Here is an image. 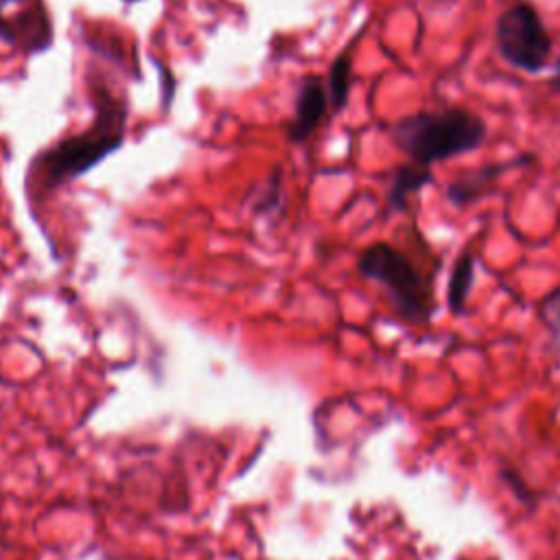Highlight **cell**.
<instances>
[{
	"mask_svg": "<svg viewBox=\"0 0 560 560\" xmlns=\"http://www.w3.org/2000/svg\"><path fill=\"white\" fill-rule=\"evenodd\" d=\"M350 70H352L350 50H343V52L337 55V59L330 63L328 79H326L328 103H330V112H332V114H339V112L346 107V103H348V94H350Z\"/></svg>",
	"mask_w": 560,
	"mask_h": 560,
	"instance_id": "10",
	"label": "cell"
},
{
	"mask_svg": "<svg viewBox=\"0 0 560 560\" xmlns=\"http://www.w3.org/2000/svg\"><path fill=\"white\" fill-rule=\"evenodd\" d=\"M529 158H518L514 162H501V164H486V166H479V168H475L470 173H464V175L455 177L453 182H448L446 199L453 206H457V208L470 206V203L481 199L492 188V184L499 179L501 173H505L510 166L523 164Z\"/></svg>",
	"mask_w": 560,
	"mask_h": 560,
	"instance_id": "7",
	"label": "cell"
},
{
	"mask_svg": "<svg viewBox=\"0 0 560 560\" xmlns=\"http://www.w3.org/2000/svg\"><path fill=\"white\" fill-rule=\"evenodd\" d=\"M540 306H542V317H545L547 326L560 339V289H556L551 295H547Z\"/></svg>",
	"mask_w": 560,
	"mask_h": 560,
	"instance_id": "11",
	"label": "cell"
},
{
	"mask_svg": "<svg viewBox=\"0 0 560 560\" xmlns=\"http://www.w3.org/2000/svg\"><path fill=\"white\" fill-rule=\"evenodd\" d=\"M431 182H433V173H431L429 166H422V164H416V162L400 164L394 171V177H392L389 188H387V201H385L387 212L389 214L405 212L407 206H409V199L413 195H418Z\"/></svg>",
	"mask_w": 560,
	"mask_h": 560,
	"instance_id": "8",
	"label": "cell"
},
{
	"mask_svg": "<svg viewBox=\"0 0 560 560\" xmlns=\"http://www.w3.org/2000/svg\"><path fill=\"white\" fill-rule=\"evenodd\" d=\"M392 142L411 158L429 166L475 151L488 136L486 120L464 107L418 112L396 120L389 129Z\"/></svg>",
	"mask_w": 560,
	"mask_h": 560,
	"instance_id": "2",
	"label": "cell"
},
{
	"mask_svg": "<svg viewBox=\"0 0 560 560\" xmlns=\"http://www.w3.org/2000/svg\"><path fill=\"white\" fill-rule=\"evenodd\" d=\"M92 103L94 120L88 129L61 138L33 160L28 184L37 195H48L70 184L120 149L127 129V105L101 83L92 90Z\"/></svg>",
	"mask_w": 560,
	"mask_h": 560,
	"instance_id": "1",
	"label": "cell"
},
{
	"mask_svg": "<svg viewBox=\"0 0 560 560\" xmlns=\"http://www.w3.org/2000/svg\"><path fill=\"white\" fill-rule=\"evenodd\" d=\"M357 269L363 278L385 287L400 317L413 324H427L435 311L433 293L413 262L389 243H372L361 249Z\"/></svg>",
	"mask_w": 560,
	"mask_h": 560,
	"instance_id": "3",
	"label": "cell"
},
{
	"mask_svg": "<svg viewBox=\"0 0 560 560\" xmlns=\"http://www.w3.org/2000/svg\"><path fill=\"white\" fill-rule=\"evenodd\" d=\"M472 280H475V258H472V254L464 252L455 260L451 276H448V284H446V304H448L451 313L462 315L466 311V300H468Z\"/></svg>",
	"mask_w": 560,
	"mask_h": 560,
	"instance_id": "9",
	"label": "cell"
},
{
	"mask_svg": "<svg viewBox=\"0 0 560 560\" xmlns=\"http://www.w3.org/2000/svg\"><path fill=\"white\" fill-rule=\"evenodd\" d=\"M549 88H551L556 94H560V57L556 59V72H553L551 79H549Z\"/></svg>",
	"mask_w": 560,
	"mask_h": 560,
	"instance_id": "12",
	"label": "cell"
},
{
	"mask_svg": "<svg viewBox=\"0 0 560 560\" xmlns=\"http://www.w3.org/2000/svg\"><path fill=\"white\" fill-rule=\"evenodd\" d=\"M0 534H2V525H0Z\"/></svg>",
	"mask_w": 560,
	"mask_h": 560,
	"instance_id": "13",
	"label": "cell"
},
{
	"mask_svg": "<svg viewBox=\"0 0 560 560\" xmlns=\"http://www.w3.org/2000/svg\"><path fill=\"white\" fill-rule=\"evenodd\" d=\"M0 39L26 55L52 42V20L44 0H0Z\"/></svg>",
	"mask_w": 560,
	"mask_h": 560,
	"instance_id": "5",
	"label": "cell"
},
{
	"mask_svg": "<svg viewBox=\"0 0 560 560\" xmlns=\"http://www.w3.org/2000/svg\"><path fill=\"white\" fill-rule=\"evenodd\" d=\"M328 90L319 77H306L295 96L293 118L287 125L291 142H304L324 122L328 114Z\"/></svg>",
	"mask_w": 560,
	"mask_h": 560,
	"instance_id": "6",
	"label": "cell"
},
{
	"mask_svg": "<svg viewBox=\"0 0 560 560\" xmlns=\"http://www.w3.org/2000/svg\"><path fill=\"white\" fill-rule=\"evenodd\" d=\"M494 44L510 66L529 74L547 68L553 50V39L529 2H518L497 18Z\"/></svg>",
	"mask_w": 560,
	"mask_h": 560,
	"instance_id": "4",
	"label": "cell"
}]
</instances>
